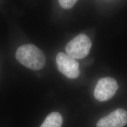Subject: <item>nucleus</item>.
I'll return each instance as SVG.
<instances>
[{
    "mask_svg": "<svg viewBox=\"0 0 127 127\" xmlns=\"http://www.w3.org/2000/svg\"><path fill=\"white\" fill-rule=\"evenodd\" d=\"M15 57L19 63L32 70H39L45 64L44 52L33 44H25L19 47Z\"/></svg>",
    "mask_w": 127,
    "mask_h": 127,
    "instance_id": "nucleus-1",
    "label": "nucleus"
},
{
    "mask_svg": "<svg viewBox=\"0 0 127 127\" xmlns=\"http://www.w3.org/2000/svg\"><path fill=\"white\" fill-rule=\"evenodd\" d=\"M118 89L117 81L111 77L102 78L98 80L94 91L95 99L101 102L108 101Z\"/></svg>",
    "mask_w": 127,
    "mask_h": 127,
    "instance_id": "nucleus-3",
    "label": "nucleus"
},
{
    "mask_svg": "<svg viewBox=\"0 0 127 127\" xmlns=\"http://www.w3.org/2000/svg\"><path fill=\"white\" fill-rule=\"evenodd\" d=\"M127 124V111L118 108L98 121L96 127H124Z\"/></svg>",
    "mask_w": 127,
    "mask_h": 127,
    "instance_id": "nucleus-5",
    "label": "nucleus"
},
{
    "mask_svg": "<svg viewBox=\"0 0 127 127\" xmlns=\"http://www.w3.org/2000/svg\"><path fill=\"white\" fill-rule=\"evenodd\" d=\"M63 118L58 112H53L46 117L40 127H61Z\"/></svg>",
    "mask_w": 127,
    "mask_h": 127,
    "instance_id": "nucleus-6",
    "label": "nucleus"
},
{
    "mask_svg": "<svg viewBox=\"0 0 127 127\" xmlns=\"http://www.w3.org/2000/svg\"><path fill=\"white\" fill-rule=\"evenodd\" d=\"M58 70L68 78L75 79L80 74L79 63L75 59L64 52H59L56 56Z\"/></svg>",
    "mask_w": 127,
    "mask_h": 127,
    "instance_id": "nucleus-4",
    "label": "nucleus"
},
{
    "mask_svg": "<svg viewBox=\"0 0 127 127\" xmlns=\"http://www.w3.org/2000/svg\"><path fill=\"white\" fill-rule=\"evenodd\" d=\"M92 46L91 39L81 34L68 42L65 47L66 54L75 60L82 59L89 54Z\"/></svg>",
    "mask_w": 127,
    "mask_h": 127,
    "instance_id": "nucleus-2",
    "label": "nucleus"
},
{
    "mask_svg": "<svg viewBox=\"0 0 127 127\" xmlns=\"http://www.w3.org/2000/svg\"><path fill=\"white\" fill-rule=\"evenodd\" d=\"M78 0H58L59 4L64 9H70L76 4Z\"/></svg>",
    "mask_w": 127,
    "mask_h": 127,
    "instance_id": "nucleus-7",
    "label": "nucleus"
}]
</instances>
